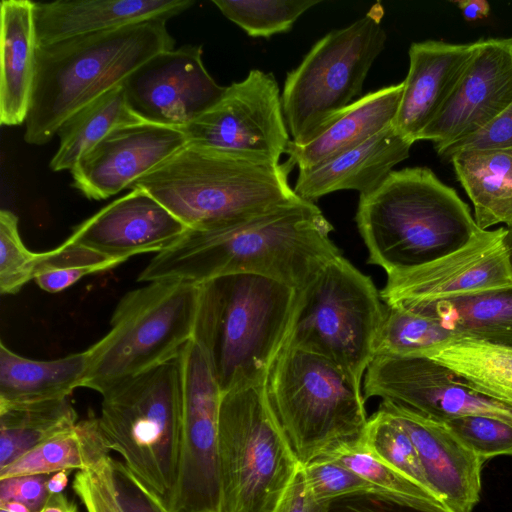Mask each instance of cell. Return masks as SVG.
<instances>
[{
    "instance_id": "5b68a950",
    "label": "cell",
    "mask_w": 512,
    "mask_h": 512,
    "mask_svg": "<svg viewBox=\"0 0 512 512\" xmlns=\"http://www.w3.org/2000/svg\"><path fill=\"white\" fill-rule=\"evenodd\" d=\"M300 290L254 274L202 284L199 316L222 393L264 384L293 324Z\"/></svg>"
},
{
    "instance_id": "7dc6e473",
    "label": "cell",
    "mask_w": 512,
    "mask_h": 512,
    "mask_svg": "<svg viewBox=\"0 0 512 512\" xmlns=\"http://www.w3.org/2000/svg\"><path fill=\"white\" fill-rule=\"evenodd\" d=\"M453 3L457 5L468 22L487 18L490 13V4L486 0H458Z\"/></svg>"
},
{
    "instance_id": "b9f144b4",
    "label": "cell",
    "mask_w": 512,
    "mask_h": 512,
    "mask_svg": "<svg viewBox=\"0 0 512 512\" xmlns=\"http://www.w3.org/2000/svg\"><path fill=\"white\" fill-rule=\"evenodd\" d=\"M112 461L109 457L97 468L75 474L72 488L86 512H122L116 493Z\"/></svg>"
},
{
    "instance_id": "e575fe53",
    "label": "cell",
    "mask_w": 512,
    "mask_h": 512,
    "mask_svg": "<svg viewBox=\"0 0 512 512\" xmlns=\"http://www.w3.org/2000/svg\"><path fill=\"white\" fill-rule=\"evenodd\" d=\"M362 439L376 457L432 493L413 441L388 412L378 407L368 419Z\"/></svg>"
},
{
    "instance_id": "816d5d0a",
    "label": "cell",
    "mask_w": 512,
    "mask_h": 512,
    "mask_svg": "<svg viewBox=\"0 0 512 512\" xmlns=\"http://www.w3.org/2000/svg\"><path fill=\"white\" fill-rule=\"evenodd\" d=\"M506 235H505V245L509 253L510 262L512 264V226L505 227Z\"/></svg>"
},
{
    "instance_id": "3957f363",
    "label": "cell",
    "mask_w": 512,
    "mask_h": 512,
    "mask_svg": "<svg viewBox=\"0 0 512 512\" xmlns=\"http://www.w3.org/2000/svg\"><path fill=\"white\" fill-rule=\"evenodd\" d=\"M165 20L37 45L24 140L44 145L72 114L124 80L159 52L174 48Z\"/></svg>"
},
{
    "instance_id": "ee69618b",
    "label": "cell",
    "mask_w": 512,
    "mask_h": 512,
    "mask_svg": "<svg viewBox=\"0 0 512 512\" xmlns=\"http://www.w3.org/2000/svg\"><path fill=\"white\" fill-rule=\"evenodd\" d=\"M51 474H35L0 479V504L15 501L30 512H38L50 496L48 481Z\"/></svg>"
},
{
    "instance_id": "8fae6325",
    "label": "cell",
    "mask_w": 512,
    "mask_h": 512,
    "mask_svg": "<svg viewBox=\"0 0 512 512\" xmlns=\"http://www.w3.org/2000/svg\"><path fill=\"white\" fill-rule=\"evenodd\" d=\"M383 16L376 2L357 21L323 36L288 72L281 102L292 142L312 139L361 94L387 39Z\"/></svg>"
},
{
    "instance_id": "ac0fdd59",
    "label": "cell",
    "mask_w": 512,
    "mask_h": 512,
    "mask_svg": "<svg viewBox=\"0 0 512 512\" xmlns=\"http://www.w3.org/2000/svg\"><path fill=\"white\" fill-rule=\"evenodd\" d=\"M186 145L179 128L145 121L117 127L75 164L70 171L73 186L86 198H109Z\"/></svg>"
},
{
    "instance_id": "1f68e13d",
    "label": "cell",
    "mask_w": 512,
    "mask_h": 512,
    "mask_svg": "<svg viewBox=\"0 0 512 512\" xmlns=\"http://www.w3.org/2000/svg\"><path fill=\"white\" fill-rule=\"evenodd\" d=\"M77 419L68 398L0 405V469L73 427Z\"/></svg>"
},
{
    "instance_id": "4316f807",
    "label": "cell",
    "mask_w": 512,
    "mask_h": 512,
    "mask_svg": "<svg viewBox=\"0 0 512 512\" xmlns=\"http://www.w3.org/2000/svg\"><path fill=\"white\" fill-rule=\"evenodd\" d=\"M448 160L473 204L478 228L512 226V147L462 151Z\"/></svg>"
},
{
    "instance_id": "d6a6232c",
    "label": "cell",
    "mask_w": 512,
    "mask_h": 512,
    "mask_svg": "<svg viewBox=\"0 0 512 512\" xmlns=\"http://www.w3.org/2000/svg\"><path fill=\"white\" fill-rule=\"evenodd\" d=\"M455 338L461 337L443 328L433 318L400 306L385 304L374 357L421 355Z\"/></svg>"
},
{
    "instance_id": "60d3db41",
    "label": "cell",
    "mask_w": 512,
    "mask_h": 512,
    "mask_svg": "<svg viewBox=\"0 0 512 512\" xmlns=\"http://www.w3.org/2000/svg\"><path fill=\"white\" fill-rule=\"evenodd\" d=\"M322 512H452L438 502L396 496L385 492H360L333 499Z\"/></svg>"
},
{
    "instance_id": "681fc988",
    "label": "cell",
    "mask_w": 512,
    "mask_h": 512,
    "mask_svg": "<svg viewBox=\"0 0 512 512\" xmlns=\"http://www.w3.org/2000/svg\"><path fill=\"white\" fill-rule=\"evenodd\" d=\"M71 470H62L51 474L48 481V490L50 494L62 493L68 483V477Z\"/></svg>"
},
{
    "instance_id": "f6af8a7d",
    "label": "cell",
    "mask_w": 512,
    "mask_h": 512,
    "mask_svg": "<svg viewBox=\"0 0 512 512\" xmlns=\"http://www.w3.org/2000/svg\"><path fill=\"white\" fill-rule=\"evenodd\" d=\"M117 498L122 512H158L157 499L122 461H112Z\"/></svg>"
},
{
    "instance_id": "d6986e66",
    "label": "cell",
    "mask_w": 512,
    "mask_h": 512,
    "mask_svg": "<svg viewBox=\"0 0 512 512\" xmlns=\"http://www.w3.org/2000/svg\"><path fill=\"white\" fill-rule=\"evenodd\" d=\"M187 229L149 193L132 189L76 226L67 240L121 264L165 250Z\"/></svg>"
},
{
    "instance_id": "bcb514c9",
    "label": "cell",
    "mask_w": 512,
    "mask_h": 512,
    "mask_svg": "<svg viewBox=\"0 0 512 512\" xmlns=\"http://www.w3.org/2000/svg\"><path fill=\"white\" fill-rule=\"evenodd\" d=\"M323 505L314 498L301 467L273 512H322Z\"/></svg>"
},
{
    "instance_id": "52a82bcc",
    "label": "cell",
    "mask_w": 512,
    "mask_h": 512,
    "mask_svg": "<svg viewBox=\"0 0 512 512\" xmlns=\"http://www.w3.org/2000/svg\"><path fill=\"white\" fill-rule=\"evenodd\" d=\"M101 395L99 421L111 451L168 507L177 481L182 419L178 357Z\"/></svg>"
},
{
    "instance_id": "836d02e7",
    "label": "cell",
    "mask_w": 512,
    "mask_h": 512,
    "mask_svg": "<svg viewBox=\"0 0 512 512\" xmlns=\"http://www.w3.org/2000/svg\"><path fill=\"white\" fill-rule=\"evenodd\" d=\"M318 0H213L230 21L249 36L270 37L288 32Z\"/></svg>"
},
{
    "instance_id": "7402d4cb",
    "label": "cell",
    "mask_w": 512,
    "mask_h": 512,
    "mask_svg": "<svg viewBox=\"0 0 512 512\" xmlns=\"http://www.w3.org/2000/svg\"><path fill=\"white\" fill-rule=\"evenodd\" d=\"M193 0H58L34 2L37 45L110 31L148 20H165Z\"/></svg>"
},
{
    "instance_id": "ab89813d",
    "label": "cell",
    "mask_w": 512,
    "mask_h": 512,
    "mask_svg": "<svg viewBox=\"0 0 512 512\" xmlns=\"http://www.w3.org/2000/svg\"><path fill=\"white\" fill-rule=\"evenodd\" d=\"M303 467L308 486L320 504L360 492H382L341 462L320 456Z\"/></svg>"
},
{
    "instance_id": "d4e9b609",
    "label": "cell",
    "mask_w": 512,
    "mask_h": 512,
    "mask_svg": "<svg viewBox=\"0 0 512 512\" xmlns=\"http://www.w3.org/2000/svg\"><path fill=\"white\" fill-rule=\"evenodd\" d=\"M0 122H25L35 79L37 48L34 2L2 0L1 7Z\"/></svg>"
},
{
    "instance_id": "7c38bea8",
    "label": "cell",
    "mask_w": 512,
    "mask_h": 512,
    "mask_svg": "<svg viewBox=\"0 0 512 512\" xmlns=\"http://www.w3.org/2000/svg\"><path fill=\"white\" fill-rule=\"evenodd\" d=\"M182 419L177 481L170 512H223L219 463L222 390L211 345L195 327L179 356Z\"/></svg>"
},
{
    "instance_id": "44dd1931",
    "label": "cell",
    "mask_w": 512,
    "mask_h": 512,
    "mask_svg": "<svg viewBox=\"0 0 512 512\" xmlns=\"http://www.w3.org/2000/svg\"><path fill=\"white\" fill-rule=\"evenodd\" d=\"M477 48V41L414 42L409 48V69L393 127L415 143L443 108Z\"/></svg>"
},
{
    "instance_id": "c3c4849f",
    "label": "cell",
    "mask_w": 512,
    "mask_h": 512,
    "mask_svg": "<svg viewBox=\"0 0 512 512\" xmlns=\"http://www.w3.org/2000/svg\"><path fill=\"white\" fill-rule=\"evenodd\" d=\"M38 512H79L78 506L65 494H50L45 505Z\"/></svg>"
},
{
    "instance_id": "ffe728a7",
    "label": "cell",
    "mask_w": 512,
    "mask_h": 512,
    "mask_svg": "<svg viewBox=\"0 0 512 512\" xmlns=\"http://www.w3.org/2000/svg\"><path fill=\"white\" fill-rule=\"evenodd\" d=\"M379 407L409 434L436 498L452 512H472L480 498L484 461L442 422L386 401Z\"/></svg>"
},
{
    "instance_id": "30bf717a",
    "label": "cell",
    "mask_w": 512,
    "mask_h": 512,
    "mask_svg": "<svg viewBox=\"0 0 512 512\" xmlns=\"http://www.w3.org/2000/svg\"><path fill=\"white\" fill-rule=\"evenodd\" d=\"M384 312L371 278L340 255L300 290L285 344L327 359L361 386Z\"/></svg>"
},
{
    "instance_id": "4dcf8cb0",
    "label": "cell",
    "mask_w": 512,
    "mask_h": 512,
    "mask_svg": "<svg viewBox=\"0 0 512 512\" xmlns=\"http://www.w3.org/2000/svg\"><path fill=\"white\" fill-rule=\"evenodd\" d=\"M142 122L129 108L120 84L69 116L59 127V147L49 168L72 170L78 160L117 127Z\"/></svg>"
},
{
    "instance_id": "9a60e30c",
    "label": "cell",
    "mask_w": 512,
    "mask_h": 512,
    "mask_svg": "<svg viewBox=\"0 0 512 512\" xmlns=\"http://www.w3.org/2000/svg\"><path fill=\"white\" fill-rule=\"evenodd\" d=\"M506 228L480 230L463 247L425 265L387 275L386 305H409L512 287Z\"/></svg>"
},
{
    "instance_id": "e0dca14e",
    "label": "cell",
    "mask_w": 512,
    "mask_h": 512,
    "mask_svg": "<svg viewBox=\"0 0 512 512\" xmlns=\"http://www.w3.org/2000/svg\"><path fill=\"white\" fill-rule=\"evenodd\" d=\"M512 103V37L477 40L453 93L418 140L439 154L493 122Z\"/></svg>"
},
{
    "instance_id": "277c9868",
    "label": "cell",
    "mask_w": 512,
    "mask_h": 512,
    "mask_svg": "<svg viewBox=\"0 0 512 512\" xmlns=\"http://www.w3.org/2000/svg\"><path fill=\"white\" fill-rule=\"evenodd\" d=\"M294 166L186 145L131 184L153 196L188 229L235 224L300 198Z\"/></svg>"
},
{
    "instance_id": "74e56055",
    "label": "cell",
    "mask_w": 512,
    "mask_h": 512,
    "mask_svg": "<svg viewBox=\"0 0 512 512\" xmlns=\"http://www.w3.org/2000/svg\"><path fill=\"white\" fill-rule=\"evenodd\" d=\"M40 252L29 250L18 229L17 216L6 209L0 211V292L15 294L34 279Z\"/></svg>"
},
{
    "instance_id": "83f0119b",
    "label": "cell",
    "mask_w": 512,
    "mask_h": 512,
    "mask_svg": "<svg viewBox=\"0 0 512 512\" xmlns=\"http://www.w3.org/2000/svg\"><path fill=\"white\" fill-rule=\"evenodd\" d=\"M400 307L433 318L461 338L512 346V287Z\"/></svg>"
},
{
    "instance_id": "ba28073f",
    "label": "cell",
    "mask_w": 512,
    "mask_h": 512,
    "mask_svg": "<svg viewBox=\"0 0 512 512\" xmlns=\"http://www.w3.org/2000/svg\"><path fill=\"white\" fill-rule=\"evenodd\" d=\"M264 386L301 466L363 437L369 418L361 386L327 359L285 344Z\"/></svg>"
},
{
    "instance_id": "f5cc1de1",
    "label": "cell",
    "mask_w": 512,
    "mask_h": 512,
    "mask_svg": "<svg viewBox=\"0 0 512 512\" xmlns=\"http://www.w3.org/2000/svg\"><path fill=\"white\" fill-rule=\"evenodd\" d=\"M157 510L158 512H170L165 503L161 500H157Z\"/></svg>"
},
{
    "instance_id": "5bb4252c",
    "label": "cell",
    "mask_w": 512,
    "mask_h": 512,
    "mask_svg": "<svg viewBox=\"0 0 512 512\" xmlns=\"http://www.w3.org/2000/svg\"><path fill=\"white\" fill-rule=\"evenodd\" d=\"M378 397L437 421L486 416L512 425V404L480 394L421 355L376 356L364 375V398Z\"/></svg>"
},
{
    "instance_id": "cb8c5ba5",
    "label": "cell",
    "mask_w": 512,
    "mask_h": 512,
    "mask_svg": "<svg viewBox=\"0 0 512 512\" xmlns=\"http://www.w3.org/2000/svg\"><path fill=\"white\" fill-rule=\"evenodd\" d=\"M402 90L403 82L358 98L309 141H290L287 160L299 171L307 170L392 127Z\"/></svg>"
},
{
    "instance_id": "9c48e42d",
    "label": "cell",
    "mask_w": 512,
    "mask_h": 512,
    "mask_svg": "<svg viewBox=\"0 0 512 512\" xmlns=\"http://www.w3.org/2000/svg\"><path fill=\"white\" fill-rule=\"evenodd\" d=\"M219 463L223 512H273L302 467L264 384L223 393Z\"/></svg>"
},
{
    "instance_id": "8d00e7d4",
    "label": "cell",
    "mask_w": 512,
    "mask_h": 512,
    "mask_svg": "<svg viewBox=\"0 0 512 512\" xmlns=\"http://www.w3.org/2000/svg\"><path fill=\"white\" fill-rule=\"evenodd\" d=\"M362 438L340 443L323 455L341 462L382 492L440 503L431 492L376 457Z\"/></svg>"
},
{
    "instance_id": "f907efd6",
    "label": "cell",
    "mask_w": 512,
    "mask_h": 512,
    "mask_svg": "<svg viewBox=\"0 0 512 512\" xmlns=\"http://www.w3.org/2000/svg\"><path fill=\"white\" fill-rule=\"evenodd\" d=\"M0 508L6 509L10 512H30V510L25 505L15 501L1 503Z\"/></svg>"
},
{
    "instance_id": "f1b7e54d",
    "label": "cell",
    "mask_w": 512,
    "mask_h": 512,
    "mask_svg": "<svg viewBox=\"0 0 512 512\" xmlns=\"http://www.w3.org/2000/svg\"><path fill=\"white\" fill-rule=\"evenodd\" d=\"M110 451L99 417L91 415L1 468L0 479L95 469L110 457Z\"/></svg>"
},
{
    "instance_id": "f546056e",
    "label": "cell",
    "mask_w": 512,
    "mask_h": 512,
    "mask_svg": "<svg viewBox=\"0 0 512 512\" xmlns=\"http://www.w3.org/2000/svg\"><path fill=\"white\" fill-rule=\"evenodd\" d=\"M421 356L448 368L476 392L512 404V346L462 337Z\"/></svg>"
},
{
    "instance_id": "f35d334b",
    "label": "cell",
    "mask_w": 512,
    "mask_h": 512,
    "mask_svg": "<svg viewBox=\"0 0 512 512\" xmlns=\"http://www.w3.org/2000/svg\"><path fill=\"white\" fill-rule=\"evenodd\" d=\"M442 422L484 462L499 455H512V425L486 416H464Z\"/></svg>"
},
{
    "instance_id": "7bdbcfd3",
    "label": "cell",
    "mask_w": 512,
    "mask_h": 512,
    "mask_svg": "<svg viewBox=\"0 0 512 512\" xmlns=\"http://www.w3.org/2000/svg\"><path fill=\"white\" fill-rule=\"evenodd\" d=\"M512 147V103L488 126L444 149L438 155L448 160L462 151Z\"/></svg>"
},
{
    "instance_id": "2e32d148",
    "label": "cell",
    "mask_w": 512,
    "mask_h": 512,
    "mask_svg": "<svg viewBox=\"0 0 512 512\" xmlns=\"http://www.w3.org/2000/svg\"><path fill=\"white\" fill-rule=\"evenodd\" d=\"M127 104L142 121L182 129L224 95L206 70L201 46L157 53L122 83Z\"/></svg>"
},
{
    "instance_id": "db71d44e",
    "label": "cell",
    "mask_w": 512,
    "mask_h": 512,
    "mask_svg": "<svg viewBox=\"0 0 512 512\" xmlns=\"http://www.w3.org/2000/svg\"><path fill=\"white\" fill-rule=\"evenodd\" d=\"M0 512H10V511H8V510H6V509H2V508H0Z\"/></svg>"
},
{
    "instance_id": "d590c367",
    "label": "cell",
    "mask_w": 512,
    "mask_h": 512,
    "mask_svg": "<svg viewBox=\"0 0 512 512\" xmlns=\"http://www.w3.org/2000/svg\"><path fill=\"white\" fill-rule=\"evenodd\" d=\"M117 265L119 264L66 239L58 247L40 252L33 280L42 290L58 293L84 276L103 272Z\"/></svg>"
},
{
    "instance_id": "8992f818",
    "label": "cell",
    "mask_w": 512,
    "mask_h": 512,
    "mask_svg": "<svg viewBox=\"0 0 512 512\" xmlns=\"http://www.w3.org/2000/svg\"><path fill=\"white\" fill-rule=\"evenodd\" d=\"M201 294L202 284L183 281H153L127 292L108 333L86 349L81 387L103 394L177 358L194 332Z\"/></svg>"
},
{
    "instance_id": "7a4b0ae2",
    "label": "cell",
    "mask_w": 512,
    "mask_h": 512,
    "mask_svg": "<svg viewBox=\"0 0 512 512\" xmlns=\"http://www.w3.org/2000/svg\"><path fill=\"white\" fill-rule=\"evenodd\" d=\"M355 220L368 263L387 275L447 255L481 230L469 206L427 167L391 171L360 194Z\"/></svg>"
},
{
    "instance_id": "603a6c76",
    "label": "cell",
    "mask_w": 512,
    "mask_h": 512,
    "mask_svg": "<svg viewBox=\"0 0 512 512\" xmlns=\"http://www.w3.org/2000/svg\"><path fill=\"white\" fill-rule=\"evenodd\" d=\"M413 144L393 126L389 127L323 163L300 170L293 189L311 202L339 190L368 192L378 186L394 166L409 157Z\"/></svg>"
},
{
    "instance_id": "484cf974",
    "label": "cell",
    "mask_w": 512,
    "mask_h": 512,
    "mask_svg": "<svg viewBox=\"0 0 512 512\" xmlns=\"http://www.w3.org/2000/svg\"><path fill=\"white\" fill-rule=\"evenodd\" d=\"M86 350L53 360H34L0 343V405L64 399L81 387Z\"/></svg>"
},
{
    "instance_id": "6da1fadb",
    "label": "cell",
    "mask_w": 512,
    "mask_h": 512,
    "mask_svg": "<svg viewBox=\"0 0 512 512\" xmlns=\"http://www.w3.org/2000/svg\"><path fill=\"white\" fill-rule=\"evenodd\" d=\"M332 231L318 206L300 197L235 224L187 229L156 253L137 281L200 285L227 275L254 274L301 290L342 255L329 236Z\"/></svg>"
},
{
    "instance_id": "4fadbf2b",
    "label": "cell",
    "mask_w": 512,
    "mask_h": 512,
    "mask_svg": "<svg viewBox=\"0 0 512 512\" xmlns=\"http://www.w3.org/2000/svg\"><path fill=\"white\" fill-rule=\"evenodd\" d=\"M181 130L188 145L273 163L291 141L278 83L258 69L227 86L214 106Z\"/></svg>"
}]
</instances>
